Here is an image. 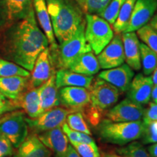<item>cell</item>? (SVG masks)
I'll list each match as a JSON object with an SVG mask.
<instances>
[{
    "instance_id": "1",
    "label": "cell",
    "mask_w": 157,
    "mask_h": 157,
    "mask_svg": "<svg viewBox=\"0 0 157 157\" xmlns=\"http://www.w3.org/2000/svg\"><path fill=\"white\" fill-rule=\"evenodd\" d=\"M46 36L37 25L34 7L6 37V54L15 63L31 71L39 55L48 48Z\"/></svg>"
},
{
    "instance_id": "2",
    "label": "cell",
    "mask_w": 157,
    "mask_h": 157,
    "mask_svg": "<svg viewBox=\"0 0 157 157\" xmlns=\"http://www.w3.org/2000/svg\"><path fill=\"white\" fill-rule=\"evenodd\" d=\"M46 4L55 37L61 44L84 22V13L74 0H46Z\"/></svg>"
},
{
    "instance_id": "3",
    "label": "cell",
    "mask_w": 157,
    "mask_h": 157,
    "mask_svg": "<svg viewBox=\"0 0 157 157\" xmlns=\"http://www.w3.org/2000/svg\"><path fill=\"white\" fill-rule=\"evenodd\" d=\"M88 90L90 102L82 113H84L91 124L98 126L105 112L117 103L121 93L112 84L99 77L93 79Z\"/></svg>"
},
{
    "instance_id": "4",
    "label": "cell",
    "mask_w": 157,
    "mask_h": 157,
    "mask_svg": "<svg viewBox=\"0 0 157 157\" xmlns=\"http://www.w3.org/2000/svg\"><path fill=\"white\" fill-rule=\"evenodd\" d=\"M144 127L145 123L141 120L116 122L104 119L97 126V133L103 142L123 146L140 140Z\"/></svg>"
},
{
    "instance_id": "5",
    "label": "cell",
    "mask_w": 157,
    "mask_h": 157,
    "mask_svg": "<svg viewBox=\"0 0 157 157\" xmlns=\"http://www.w3.org/2000/svg\"><path fill=\"white\" fill-rule=\"evenodd\" d=\"M84 29L85 22H83L73 36L59 44L56 52L51 54L55 66L58 69H68L81 55L92 51L84 36Z\"/></svg>"
},
{
    "instance_id": "6",
    "label": "cell",
    "mask_w": 157,
    "mask_h": 157,
    "mask_svg": "<svg viewBox=\"0 0 157 157\" xmlns=\"http://www.w3.org/2000/svg\"><path fill=\"white\" fill-rule=\"evenodd\" d=\"M84 36L95 55H98L114 36L111 24L96 14H85Z\"/></svg>"
},
{
    "instance_id": "7",
    "label": "cell",
    "mask_w": 157,
    "mask_h": 157,
    "mask_svg": "<svg viewBox=\"0 0 157 157\" xmlns=\"http://www.w3.org/2000/svg\"><path fill=\"white\" fill-rule=\"evenodd\" d=\"M73 110L66 107H55L41 113L36 118H25L32 134L38 135L46 131L57 127H61L63 124L66 122V117Z\"/></svg>"
},
{
    "instance_id": "8",
    "label": "cell",
    "mask_w": 157,
    "mask_h": 157,
    "mask_svg": "<svg viewBox=\"0 0 157 157\" xmlns=\"http://www.w3.org/2000/svg\"><path fill=\"white\" fill-rule=\"evenodd\" d=\"M0 135L9 139L13 147L18 148L29 135V127L23 113H13L4 118L0 124Z\"/></svg>"
},
{
    "instance_id": "9",
    "label": "cell",
    "mask_w": 157,
    "mask_h": 157,
    "mask_svg": "<svg viewBox=\"0 0 157 157\" xmlns=\"http://www.w3.org/2000/svg\"><path fill=\"white\" fill-rule=\"evenodd\" d=\"M50 48H47L39 55L29 78L28 89H37L45 83L56 71Z\"/></svg>"
},
{
    "instance_id": "10",
    "label": "cell",
    "mask_w": 157,
    "mask_h": 157,
    "mask_svg": "<svg viewBox=\"0 0 157 157\" xmlns=\"http://www.w3.org/2000/svg\"><path fill=\"white\" fill-rule=\"evenodd\" d=\"M145 108L126 98L111 108L105 113V119L116 122H127L141 120Z\"/></svg>"
},
{
    "instance_id": "11",
    "label": "cell",
    "mask_w": 157,
    "mask_h": 157,
    "mask_svg": "<svg viewBox=\"0 0 157 157\" xmlns=\"http://www.w3.org/2000/svg\"><path fill=\"white\" fill-rule=\"evenodd\" d=\"M100 67L109 69L122 65L125 61L124 52L121 34H116L103 50L97 55Z\"/></svg>"
},
{
    "instance_id": "12",
    "label": "cell",
    "mask_w": 157,
    "mask_h": 157,
    "mask_svg": "<svg viewBox=\"0 0 157 157\" xmlns=\"http://www.w3.org/2000/svg\"><path fill=\"white\" fill-rule=\"evenodd\" d=\"M60 105L73 111H82L90 104L89 90L82 87H63L59 89Z\"/></svg>"
},
{
    "instance_id": "13",
    "label": "cell",
    "mask_w": 157,
    "mask_h": 157,
    "mask_svg": "<svg viewBox=\"0 0 157 157\" xmlns=\"http://www.w3.org/2000/svg\"><path fill=\"white\" fill-rule=\"evenodd\" d=\"M157 10V0H136L129 25L124 32H135L150 22Z\"/></svg>"
},
{
    "instance_id": "14",
    "label": "cell",
    "mask_w": 157,
    "mask_h": 157,
    "mask_svg": "<svg viewBox=\"0 0 157 157\" xmlns=\"http://www.w3.org/2000/svg\"><path fill=\"white\" fill-rule=\"evenodd\" d=\"M153 87L154 84L151 76L137 74L132 78L127 92V98L143 106L150 101Z\"/></svg>"
},
{
    "instance_id": "15",
    "label": "cell",
    "mask_w": 157,
    "mask_h": 157,
    "mask_svg": "<svg viewBox=\"0 0 157 157\" xmlns=\"http://www.w3.org/2000/svg\"><path fill=\"white\" fill-rule=\"evenodd\" d=\"M135 73L127 63L117 67L105 69L98 74L102 78L117 88L121 93H127L130 86Z\"/></svg>"
},
{
    "instance_id": "16",
    "label": "cell",
    "mask_w": 157,
    "mask_h": 157,
    "mask_svg": "<svg viewBox=\"0 0 157 157\" xmlns=\"http://www.w3.org/2000/svg\"><path fill=\"white\" fill-rule=\"evenodd\" d=\"M55 157H65L68 147V139L61 127H57L36 135Z\"/></svg>"
},
{
    "instance_id": "17",
    "label": "cell",
    "mask_w": 157,
    "mask_h": 157,
    "mask_svg": "<svg viewBox=\"0 0 157 157\" xmlns=\"http://www.w3.org/2000/svg\"><path fill=\"white\" fill-rule=\"evenodd\" d=\"M33 7L43 33L48 39L49 44L50 45V53L53 54L58 49V44H57L54 35L53 29L47 7L46 0H33Z\"/></svg>"
},
{
    "instance_id": "18",
    "label": "cell",
    "mask_w": 157,
    "mask_h": 157,
    "mask_svg": "<svg viewBox=\"0 0 157 157\" xmlns=\"http://www.w3.org/2000/svg\"><path fill=\"white\" fill-rule=\"evenodd\" d=\"M126 63L133 71L141 68L140 42L135 32H124L121 34Z\"/></svg>"
},
{
    "instance_id": "19",
    "label": "cell",
    "mask_w": 157,
    "mask_h": 157,
    "mask_svg": "<svg viewBox=\"0 0 157 157\" xmlns=\"http://www.w3.org/2000/svg\"><path fill=\"white\" fill-rule=\"evenodd\" d=\"M13 102L15 109H22L29 118H36L42 113L38 88L27 89Z\"/></svg>"
},
{
    "instance_id": "20",
    "label": "cell",
    "mask_w": 157,
    "mask_h": 157,
    "mask_svg": "<svg viewBox=\"0 0 157 157\" xmlns=\"http://www.w3.org/2000/svg\"><path fill=\"white\" fill-rule=\"evenodd\" d=\"M1 9L6 20H22L33 8V0H0Z\"/></svg>"
},
{
    "instance_id": "21",
    "label": "cell",
    "mask_w": 157,
    "mask_h": 157,
    "mask_svg": "<svg viewBox=\"0 0 157 157\" xmlns=\"http://www.w3.org/2000/svg\"><path fill=\"white\" fill-rule=\"evenodd\" d=\"M93 79V76H86L69 69H58L56 73V83L58 89L67 86L89 89Z\"/></svg>"
},
{
    "instance_id": "22",
    "label": "cell",
    "mask_w": 157,
    "mask_h": 157,
    "mask_svg": "<svg viewBox=\"0 0 157 157\" xmlns=\"http://www.w3.org/2000/svg\"><path fill=\"white\" fill-rule=\"evenodd\" d=\"M56 72H55L48 81L38 88L42 113L60 105L58 94L59 89L57 87L56 83Z\"/></svg>"
},
{
    "instance_id": "23",
    "label": "cell",
    "mask_w": 157,
    "mask_h": 157,
    "mask_svg": "<svg viewBox=\"0 0 157 157\" xmlns=\"http://www.w3.org/2000/svg\"><path fill=\"white\" fill-rule=\"evenodd\" d=\"M14 157H52V152L39 140L36 135L31 133L18 147Z\"/></svg>"
},
{
    "instance_id": "24",
    "label": "cell",
    "mask_w": 157,
    "mask_h": 157,
    "mask_svg": "<svg viewBox=\"0 0 157 157\" xmlns=\"http://www.w3.org/2000/svg\"><path fill=\"white\" fill-rule=\"evenodd\" d=\"M29 78L20 76L0 77V92L8 99L14 101L28 89Z\"/></svg>"
},
{
    "instance_id": "25",
    "label": "cell",
    "mask_w": 157,
    "mask_h": 157,
    "mask_svg": "<svg viewBox=\"0 0 157 157\" xmlns=\"http://www.w3.org/2000/svg\"><path fill=\"white\" fill-rule=\"evenodd\" d=\"M100 68L97 57L93 51H90L81 55L68 69L86 76H93L99 71Z\"/></svg>"
},
{
    "instance_id": "26",
    "label": "cell",
    "mask_w": 157,
    "mask_h": 157,
    "mask_svg": "<svg viewBox=\"0 0 157 157\" xmlns=\"http://www.w3.org/2000/svg\"><path fill=\"white\" fill-rule=\"evenodd\" d=\"M135 2L136 0H126L121 6L117 19L113 24V30L116 34H121L126 31L130 21Z\"/></svg>"
},
{
    "instance_id": "27",
    "label": "cell",
    "mask_w": 157,
    "mask_h": 157,
    "mask_svg": "<svg viewBox=\"0 0 157 157\" xmlns=\"http://www.w3.org/2000/svg\"><path fill=\"white\" fill-rule=\"evenodd\" d=\"M141 68L143 74L150 76L157 66V55L144 43H140Z\"/></svg>"
},
{
    "instance_id": "28",
    "label": "cell",
    "mask_w": 157,
    "mask_h": 157,
    "mask_svg": "<svg viewBox=\"0 0 157 157\" xmlns=\"http://www.w3.org/2000/svg\"><path fill=\"white\" fill-rule=\"evenodd\" d=\"M30 74V71L15 63L0 58V77H10L15 76L29 77Z\"/></svg>"
},
{
    "instance_id": "29",
    "label": "cell",
    "mask_w": 157,
    "mask_h": 157,
    "mask_svg": "<svg viewBox=\"0 0 157 157\" xmlns=\"http://www.w3.org/2000/svg\"><path fill=\"white\" fill-rule=\"evenodd\" d=\"M117 152L122 157H152L143 144L135 140L118 148Z\"/></svg>"
},
{
    "instance_id": "30",
    "label": "cell",
    "mask_w": 157,
    "mask_h": 157,
    "mask_svg": "<svg viewBox=\"0 0 157 157\" xmlns=\"http://www.w3.org/2000/svg\"><path fill=\"white\" fill-rule=\"evenodd\" d=\"M85 14L100 15L111 0H74Z\"/></svg>"
},
{
    "instance_id": "31",
    "label": "cell",
    "mask_w": 157,
    "mask_h": 157,
    "mask_svg": "<svg viewBox=\"0 0 157 157\" xmlns=\"http://www.w3.org/2000/svg\"><path fill=\"white\" fill-rule=\"evenodd\" d=\"M66 122L67 123L68 127L74 130L92 135L91 130L88 127L83 113L81 111H75L70 113L66 117Z\"/></svg>"
},
{
    "instance_id": "32",
    "label": "cell",
    "mask_w": 157,
    "mask_h": 157,
    "mask_svg": "<svg viewBox=\"0 0 157 157\" xmlns=\"http://www.w3.org/2000/svg\"><path fill=\"white\" fill-rule=\"evenodd\" d=\"M137 35L143 43L157 55V31L149 23L137 31Z\"/></svg>"
},
{
    "instance_id": "33",
    "label": "cell",
    "mask_w": 157,
    "mask_h": 157,
    "mask_svg": "<svg viewBox=\"0 0 157 157\" xmlns=\"http://www.w3.org/2000/svg\"><path fill=\"white\" fill-rule=\"evenodd\" d=\"M125 1L126 0H111L105 9L98 15L107 21L111 25H113Z\"/></svg>"
},
{
    "instance_id": "34",
    "label": "cell",
    "mask_w": 157,
    "mask_h": 157,
    "mask_svg": "<svg viewBox=\"0 0 157 157\" xmlns=\"http://www.w3.org/2000/svg\"><path fill=\"white\" fill-rule=\"evenodd\" d=\"M71 145L81 157H101L97 145L83 143H72Z\"/></svg>"
},
{
    "instance_id": "35",
    "label": "cell",
    "mask_w": 157,
    "mask_h": 157,
    "mask_svg": "<svg viewBox=\"0 0 157 157\" xmlns=\"http://www.w3.org/2000/svg\"><path fill=\"white\" fill-rule=\"evenodd\" d=\"M140 140L144 145L157 143V121L145 123L144 130Z\"/></svg>"
},
{
    "instance_id": "36",
    "label": "cell",
    "mask_w": 157,
    "mask_h": 157,
    "mask_svg": "<svg viewBox=\"0 0 157 157\" xmlns=\"http://www.w3.org/2000/svg\"><path fill=\"white\" fill-rule=\"evenodd\" d=\"M143 121L144 123L157 121V103L149 102L148 107L144 110Z\"/></svg>"
},
{
    "instance_id": "37",
    "label": "cell",
    "mask_w": 157,
    "mask_h": 157,
    "mask_svg": "<svg viewBox=\"0 0 157 157\" xmlns=\"http://www.w3.org/2000/svg\"><path fill=\"white\" fill-rule=\"evenodd\" d=\"M9 139L0 135V157H7L13 154V148Z\"/></svg>"
},
{
    "instance_id": "38",
    "label": "cell",
    "mask_w": 157,
    "mask_h": 157,
    "mask_svg": "<svg viewBox=\"0 0 157 157\" xmlns=\"http://www.w3.org/2000/svg\"><path fill=\"white\" fill-rule=\"evenodd\" d=\"M61 128L65 134L67 136L68 141L70 143H81V138L79 136V132L74 130V129H71L67 123L64 122L61 126Z\"/></svg>"
},
{
    "instance_id": "39",
    "label": "cell",
    "mask_w": 157,
    "mask_h": 157,
    "mask_svg": "<svg viewBox=\"0 0 157 157\" xmlns=\"http://www.w3.org/2000/svg\"><path fill=\"white\" fill-rule=\"evenodd\" d=\"M15 105L12 100H10L5 97L0 92V116L6 112L15 110Z\"/></svg>"
},
{
    "instance_id": "40",
    "label": "cell",
    "mask_w": 157,
    "mask_h": 157,
    "mask_svg": "<svg viewBox=\"0 0 157 157\" xmlns=\"http://www.w3.org/2000/svg\"><path fill=\"white\" fill-rule=\"evenodd\" d=\"M65 157H81L78 155V154L76 152L75 148H74L71 145H68L67 151H66V154Z\"/></svg>"
},
{
    "instance_id": "41",
    "label": "cell",
    "mask_w": 157,
    "mask_h": 157,
    "mask_svg": "<svg viewBox=\"0 0 157 157\" xmlns=\"http://www.w3.org/2000/svg\"><path fill=\"white\" fill-rule=\"evenodd\" d=\"M148 151L152 157H157V143H153L148 147Z\"/></svg>"
},
{
    "instance_id": "42",
    "label": "cell",
    "mask_w": 157,
    "mask_h": 157,
    "mask_svg": "<svg viewBox=\"0 0 157 157\" xmlns=\"http://www.w3.org/2000/svg\"><path fill=\"white\" fill-rule=\"evenodd\" d=\"M151 98L152 102L157 103V84H155L153 87Z\"/></svg>"
},
{
    "instance_id": "43",
    "label": "cell",
    "mask_w": 157,
    "mask_h": 157,
    "mask_svg": "<svg viewBox=\"0 0 157 157\" xmlns=\"http://www.w3.org/2000/svg\"><path fill=\"white\" fill-rule=\"evenodd\" d=\"M149 24L151 25L153 28L157 31V15L153 16L151 20L150 21V22H149Z\"/></svg>"
},
{
    "instance_id": "44",
    "label": "cell",
    "mask_w": 157,
    "mask_h": 157,
    "mask_svg": "<svg viewBox=\"0 0 157 157\" xmlns=\"http://www.w3.org/2000/svg\"><path fill=\"white\" fill-rule=\"evenodd\" d=\"M151 74L152 75L151 77L153 84H154V85H155V84H157V66H156V68H155L154 71Z\"/></svg>"
},
{
    "instance_id": "45",
    "label": "cell",
    "mask_w": 157,
    "mask_h": 157,
    "mask_svg": "<svg viewBox=\"0 0 157 157\" xmlns=\"http://www.w3.org/2000/svg\"><path fill=\"white\" fill-rule=\"evenodd\" d=\"M101 155V157H122L118 154H115V153H103Z\"/></svg>"
},
{
    "instance_id": "46",
    "label": "cell",
    "mask_w": 157,
    "mask_h": 157,
    "mask_svg": "<svg viewBox=\"0 0 157 157\" xmlns=\"http://www.w3.org/2000/svg\"><path fill=\"white\" fill-rule=\"evenodd\" d=\"M3 119H4V118L3 119H0V124H1V123L2 122V121H3Z\"/></svg>"
}]
</instances>
